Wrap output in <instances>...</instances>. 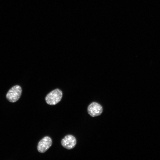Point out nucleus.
Returning a JSON list of instances; mask_svg holds the SVG:
<instances>
[{"label":"nucleus","instance_id":"nucleus-1","mask_svg":"<svg viewBox=\"0 0 160 160\" xmlns=\"http://www.w3.org/2000/svg\"><path fill=\"white\" fill-rule=\"evenodd\" d=\"M63 96L62 91L58 89H55L49 93L45 97V101L48 105H54L61 100Z\"/></svg>","mask_w":160,"mask_h":160},{"label":"nucleus","instance_id":"nucleus-2","mask_svg":"<svg viewBox=\"0 0 160 160\" xmlns=\"http://www.w3.org/2000/svg\"><path fill=\"white\" fill-rule=\"evenodd\" d=\"M22 89L19 85L12 87L8 91L6 95L7 100L10 102L14 103L17 101L21 95Z\"/></svg>","mask_w":160,"mask_h":160},{"label":"nucleus","instance_id":"nucleus-3","mask_svg":"<svg viewBox=\"0 0 160 160\" xmlns=\"http://www.w3.org/2000/svg\"><path fill=\"white\" fill-rule=\"evenodd\" d=\"M52 144L51 138L49 136H45L39 142L37 147V150L40 153H44L49 149Z\"/></svg>","mask_w":160,"mask_h":160},{"label":"nucleus","instance_id":"nucleus-4","mask_svg":"<svg viewBox=\"0 0 160 160\" xmlns=\"http://www.w3.org/2000/svg\"><path fill=\"white\" fill-rule=\"evenodd\" d=\"M76 144V140L73 135H68L65 136L61 140V144L65 148L70 150L73 148Z\"/></svg>","mask_w":160,"mask_h":160},{"label":"nucleus","instance_id":"nucleus-5","mask_svg":"<svg viewBox=\"0 0 160 160\" xmlns=\"http://www.w3.org/2000/svg\"><path fill=\"white\" fill-rule=\"evenodd\" d=\"M88 114L92 117H95L100 115L103 112L102 106L96 102L91 103L87 108Z\"/></svg>","mask_w":160,"mask_h":160}]
</instances>
